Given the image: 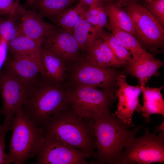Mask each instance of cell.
<instances>
[{"label": "cell", "instance_id": "30bf717a", "mask_svg": "<svg viewBox=\"0 0 164 164\" xmlns=\"http://www.w3.org/2000/svg\"><path fill=\"white\" fill-rule=\"evenodd\" d=\"M120 72L115 67H105L86 60L80 62L75 68L72 78L77 85H84L101 89L116 91L117 80Z\"/></svg>", "mask_w": 164, "mask_h": 164}, {"label": "cell", "instance_id": "8992f818", "mask_svg": "<svg viewBox=\"0 0 164 164\" xmlns=\"http://www.w3.org/2000/svg\"><path fill=\"white\" fill-rule=\"evenodd\" d=\"M125 6L123 9L132 19L137 39L141 46L153 53L163 48L164 28L144 8L135 0H127Z\"/></svg>", "mask_w": 164, "mask_h": 164}, {"label": "cell", "instance_id": "484cf974", "mask_svg": "<svg viewBox=\"0 0 164 164\" xmlns=\"http://www.w3.org/2000/svg\"><path fill=\"white\" fill-rule=\"evenodd\" d=\"M105 5L87 7L85 12L84 19L96 27L98 31L106 27L110 29Z\"/></svg>", "mask_w": 164, "mask_h": 164}, {"label": "cell", "instance_id": "f1b7e54d", "mask_svg": "<svg viewBox=\"0 0 164 164\" xmlns=\"http://www.w3.org/2000/svg\"><path fill=\"white\" fill-rule=\"evenodd\" d=\"M25 9L14 0H0V15L12 17L17 13L21 15Z\"/></svg>", "mask_w": 164, "mask_h": 164}, {"label": "cell", "instance_id": "2e32d148", "mask_svg": "<svg viewBox=\"0 0 164 164\" xmlns=\"http://www.w3.org/2000/svg\"><path fill=\"white\" fill-rule=\"evenodd\" d=\"M85 59L91 63L105 67H124L127 65L119 60L104 40L98 36Z\"/></svg>", "mask_w": 164, "mask_h": 164}, {"label": "cell", "instance_id": "d590c367", "mask_svg": "<svg viewBox=\"0 0 164 164\" xmlns=\"http://www.w3.org/2000/svg\"><path fill=\"white\" fill-rule=\"evenodd\" d=\"M135 0V1H136V2H138V1H140V0Z\"/></svg>", "mask_w": 164, "mask_h": 164}, {"label": "cell", "instance_id": "44dd1931", "mask_svg": "<svg viewBox=\"0 0 164 164\" xmlns=\"http://www.w3.org/2000/svg\"><path fill=\"white\" fill-rule=\"evenodd\" d=\"M108 21L111 32L130 53L132 60L137 61L149 54L150 53L141 46L134 36L121 29L112 22Z\"/></svg>", "mask_w": 164, "mask_h": 164}, {"label": "cell", "instance_id": "5b68a950", "mask_svg": "<svg viewBox=\"0 0 164 164\" xmlns=\"http://www.w3.org/2000/svg\"><path fill=\"white\" fill-rule=\"evenodd\" d=\"M115 92L90 86L77 85L67 93L68 103L78 117L93 121L111 112L110 108L117 98Z\"/></svg>", "mask_w": 164, "mask_h": 164}, {"label": "cell", "instance_id": "ac0fdd59", "mask_svg": "<svg viewBox=\"0 0 164 164\" xmlns=\"http://www.w3.org/2000/svg\"><path fill=\"white\" fill-rule=\"evenodd\" d=\"M42 42L20 35L7 43L10 54L27 57L42 64L40 58Z\"/></svg>", "mask_w": 164, "mask_h": 164}, {"label": "cell", "instance_id": "6da1fadb", "mask_svg": "<svg viewBox=\"0 0 164 164\" xmlns=\"http://www.w3.org/2000/svg\"><path fill=\"white\" fill-rule=\"evenodd\" d=\"M92 121L97 163L100 164H121L124 149L143 127L129 129L111 112Z\"/></svg>", "mask_w": 164, "mask_h": 164}, {"label": "cell", "instance_id": "d6a6232c", "mask_svg": "<svg viewBox=\"0 0 164 164\" xmlns=\"http://www.w3.org/2000/svg\"><path fill=\"white\" fill-rule=\"evenodd\" d=\"M164 131V121L158 126L156 128L154 132L156 133L159 132Z\"/></svg>", "mask_w": 164, "mask_h": 164}, {"label": "cell", "instance_id": "7402d4cb", "mask_svg": "<svg viewBox=\"0 0 164 164\" xmlns=\"http://www.w3.org/2000/svg\"><path fill=\"white\" fill-rule=\"evenodd\" d=\"M72 33L80 50L87 53L98 37L97 29L84 19L78 22Z\"/></svg>", "mask_w": 164, "mask_h": 164}, {"label": "cell", "instance_id": "277c9868", "mask_svg": "<svg viewBox=\"0 0 164 164\" xmlns=\"http://www.w3.org/2000/svg\"><path fill=\"white\" fill-rule=\"evenodd\" d=\"M12 134L8 153L13 163L22 164L35 156L44 138L42 129L38 128L19 108L11 121Z\"/></svg>", "mask_w": 164, "mask_h": 164}, {"label": "cell", "instance_id": "1f68e13d", "mask_svg": "<svg viewBox=\"0 0 164 164\" xmlns=\"http://www.w3.org/2000/svg\"><path fill=\"white\" fill-rule=\"evenodd\" d=\"M87 7H93L104 5L106 0H77Z\"/></svg>", "mask_w": 164, "mask_h": 164}, {"label": "cell", "instance_id": "4dcf8cb0", "mask_svg": "<svg viewBox=\"0 0 164 164\" xmlns=\"http://www.w3.org/2000/svg\"><path fill=\"white\" fill-rule=\"evenodd\" d=\"M0 72L4 65L7 56L8 49L7 42L4 39L0 40Z\"/></svg>", "mask_w": 164, "mask_h": 164}, {"label": "cell", "instance_id": "9c48e42d", "mask_svg": "<svg viewBox=\"0 0 164 164\" xmlns=\"http://www.w3.org/2000/svg\"><path fill=\"white\" fill-rule=\"evenodd\" d=\"M90 152L44 136L35 153L37 164H88Z\"/></svg>", "mask_w": 164, "mask_h": 164}, {"label": "cell", "instance_id": "d6986e66", "mask_svg": "<svg viewBox=\"0 0 164 164\" xmlns=\"http://www.w3.org/2000/svg\"><path fill=\"white\" fill-rule=\"evenodd\" d=\"M40 58L47 79L57 84L61 83L66 75L64 61L52 53L42 48Z\"/></svg>", "mask_w": 164, "mask_h": 164}, {"label": "cell", "instance_id": "603a6c76", "mask_svg": "<svg viewBox=\"0 0 164 164\" xmlns=\"http://www.w3.org/2000/svg\"><path fill=\"white\" fill-rule=\"evenodd\" d=\"M105 7L108 21L113 22L120 29L131 34L136 39L133 22L127 12L112 1H107Z\"/></svg>", "mask_w": 164, "mask_h": 164}, {"label": "cell", "instance_id": "e0dca14e", "mask_svg": "<svg viewBox=\"0 0 164 164\" xmlns=\"http://www.w3.org/2000/svg\"><path fill=\"white\" fill-rule=\"evenodd\" d=\"M142 88L143 104L141 106V113L145 122L148 123L151 115H164V100L161 92L163 87L152 88L145 86Z\"/></svg>", "mask_w": 164, "mask_h": 164}, {"label": "cell", "instance_id": "ffe728a7", "mask_svg": "<svg viewBox=\"0 0 164 164\" xmlns=\"http://www.w3.org/2000/svg\"><path fill=\"white\" fill-rule=\"evenodd\" d=\"M77 0H27V4L42 17L53 22L61 13L75 3Z\"/></svg>", "mask_w": 164, "mask_h": 164}, {"label": "cell", "instance_id": "5bb4252c", "mask_svg": "<svg viewBox=\"0 0 164 164\" xmlns=\"http://www.w3.org/2000/svg\"><path fill=\"white\" fill-rule=\"evenodd\" d=\"M19 23L22 35L35 40L42 41L48 33L55 27L45 21L34 9H26L21 15Z\"/></svg>", "mask_w": 164, "mask_h": 164}, {"label": "cell", "instance_id": "52a82bcc", "mask_svg": "<svg viewBox=\"0 0 164 164\" xmlns=\"http://www.w3.org/2000/svg\"><path fill=\"white\" fill-rule=\"evenodd\" d=\"M145 128L142 136L135 137L124 149L121 164L164 163V131L158 135Z\"/></svg>", "mask_w": 164, "mask_h": 164}, {"label": "cell", "instance_id": "ba28073f", "mask_svg": "<svg viewBox=\"0 0 164 164\" xmlns=\"http://www.w3.org/2000/svg\"><path fill=\"white\" fill-rule=\"evenodd\" d=\"M29 87L23 83L7 66L0 72V90L2 108L0 114L5 117L3 124L11 125V121L27 94Z\"/></svg>", "mask_w": 164, "mask_h": 164}, {"label": "cell", "instance_id": "d4e9b609", "mask_svg": "<svg viewBox=\"0 0 164 164\" xmlns=\"http://www.w3.org/2000/svg\"><path fill=\"white\" fill-rule=\"evenodd\" d=\"M97 34L98 36L104 40L119 60L127 64L132 60V57L130 53L111 32H108L103 29L98 31Z\"/></svg>", "mask_w": 164, "mask_h": 164}, {"label": "cell", "instance_id": "83f0119b", "mask_svg": "<svg viewBox=\"0 0 164 164\" xmlns=\"http://www.w3.org/2000/svg\"><path fill=\"white\" fill-rule=\"evenodd\" d=\"M139 3L164 28V0H140Z\"/></svg>", "mask_w": 164, "mask_h": 164}, {"label": "cell", "instance_id": "f546056e", "mask_svg": "<svg viewBox=\"0 0 164 164\" xmlns=\"http://www.w3.org/2000/svg\"><path fill=\"white\" fill-rule=\"evenodd\" d=\"M3 129L0 135V164L13 163L8 154L5 153V138L7 132L12 129L11 125H3Z\"/></svg>", "mask_w": 164, "mask_h": 164}, {"label": "cell", "instance_id": "3957f363", "mask_svg": "<svg viewBox=\"0 0 164 164\" xmlns=\"http://www.w3.org/2000/svg\"><path fill=\"white\" fill-rule=\"evenodd\" d=\"M66 109L53 115L42 128L44 136L66 145L90 152L94 144L82 120Z\"/></svg>", "mask_w": 164, "mask_h": 164}, {"label": "cell", "instance_id": "4316f807", "mask_svg": "<svg viewBox=\"0 0 164 164\" xmlns=\"http://www.w3.org/2000/svg\"><path fill=\"white\" fill-rule=\"evenodd\" d=\"M22 35L19 24L15 22L12 17L6 19H0V37L7 42Z\"/></svg>", "mask_w": 164, "mask_h": 164}, {"label": "cell", "instance_id": "8fae6325", "mask_svg": "<svg viewBox=\"0 0 164 164\" xmlns=\"http://www.w3.org/2000/svg\"><path fill=\"white\" fill-rule=\"evenodd\" d=\"M124 74H121L117 79L115 95L118 101L117 110L113 114L128 127L132 128L134 112L141 113L139 97L142 88L139 85L133 86L128 84Z\"/></svg>", "mask_w": 164, "mask_h": 164}, {"label": "cell", "instance_id": "cb8c5ba5", "mask_svg": "<svg viewBox=\"0 0 164 164\" xmlns=\"http://www.w3.org/2000/svg\"><path fill=\"white\" fill-rule=\"evenodd\" d=\"M87 7L77 1L75 5L59 14L53 22L56 24L57 26L72 32L78 22L84 19L85 12Z\"/></svg>", "mask_w": 164, "mask_h": 164}, {"label": "cell", "instance_id": "8d00e7d4", "mask_svg": "<svg viewBox=\"0 0 164 164\" xmlns=\"http://www.w3.org/2000/svg\"><path fill=\"white\" fill-rule=\"evenodd\" d=\"M0 44H1V42H0Z\"/></svg>", "mask_w": 164, "mask_h": 164}, {"label": "cell", "instance_id": "836d02e7", "mask_svg": "<svg viewBox=\"0 0 164 164\" xmlns=\"http://www.w3.org/2000/svg\"><path fill=\"white\" fill-rule=\"evenodd\" d=\"M112 0H106L107 1H111ZM118 1L116 3L117 5L120 7H122V6H124L127 2V0H118Z\"/></svg>", "mask_w": 164, "mask_h": 164}, {"label": "cell", "instance_id": "7c38bea8", "mask_svg": "<svg viewBox=\"0 0 164 164\" xmlns=\"http://www.w3.org/2000/svg\"><path fill=\"white\" fill-rule=\"evenodd\" d=\"M41 48L52 53L64 61L77 60L80 50L72 32L57 26L45 36Z\"/></svg>", "mask_w": 164, "mask_h": 164}, {"label": "cell", "instance_id": "4fadbf2b", "mask_svg": "<svg viewBox=\"0 0 164 164\" xmlns=\"http://www.w3.org/2000/svg\"><path fill=\"white\" fill-rule=\"evenodd\" d=\"M4 64L28 87L35 84L39 79V75L47 78L43 65L27 57L10 54L7 55Z\"/></svg>", "mask_w": 164, "mask_h": 164}, {"label": "cell", "instance_id": "9a60e30c", "mask_svg": "<svg viewBox=\"0 0 164 164\" xmlns=\"http://www.w3.org/2000/svg\"><path fill=\"white\" fill-rule=\"evenodd\" d=\"M164 65V62L156 59L151 53L137 61L131 60L128 63L122 71L135 77L142 87L145 86L148 80L153 76H158L159 69Z\"/></svg>", "mask_w": 164, "mask_h": 164}, {"label": "cell", "instance_id": "e575fe53", "mask_svg": "<svg viewBox=\"0 0 164 164\" xmlns=\"http://www.w3.org/2000/svg\"><path fill=\"white\" fill-rule=\"evenodd\" d=\"M3 129V126H2L0 124V135L2 132Z\"/></svg>", "mask_w": 164, "mask_h": 164}, {"label": "cell", "instance_id": "7a4b0ae2", "mask_svg": "<svg viewBox=\"0 0 164 164\" xmlns=\"http://www.w3.org/2000/svg\"><path fill=\"white\" fill-rule=\"evenodd\" d=\"M68 103L67 93L59 84L39 79L29 87L21 108L35 125L42 129L53 115L66 109Z\"/></svg>", "mask_w": 164, "mask_h": 164}]
</instances>
